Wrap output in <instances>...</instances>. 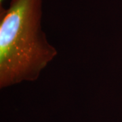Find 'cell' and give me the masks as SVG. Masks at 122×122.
Listing matches in <instances>:
<instances>
[{"instance_id": "6da1fadb", "label": "cell", "mask_w": 122, "mask_h": 122, "mask_svg": "<svg viewBox=\"0 0 122 122\" xmlns=\"http://www.w3.org/2000/svg\"><path fill=\"white\" fill-rule=\"evenodd\" d=\"M42 0H12L1 10L0 87L34 81L57 55L41 27Z\"/></svg>"}]
</instances>
